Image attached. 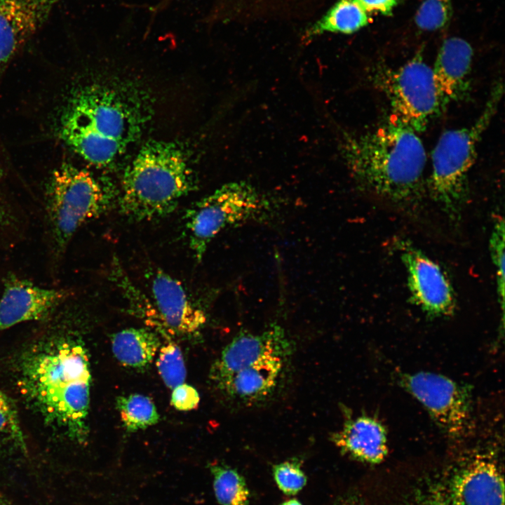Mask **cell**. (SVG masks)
Here are the masks:
<instances>
[{
	"label": "cell",
	"mask_w": 505,
	"mask_h": 505,
	"mask_svg": "<svg viewBox=\"0 0 505 505\" xmlns=\"http://www.w3.org/2000/svg\"><path fill=\"white\" fill-rule=\"evenodd\" d=\"M502 95L503 85L498 82L476 120L469 126L444 131L432 151V195L452 220L459 216L466 201L478 144L496 114Z\"/></svg>",
	"instance_id": "6"
},
{
	"label": "cell",
	"mask_w": 505,
	"mask_h": 505,
	"mask_svg": "<svg viewBox=\"0 0 505 505\" xmlns=\"http://www.w3.org/2000/svg\"><path fill=\"white\" fill-rule=\"evenodd\" d=\"M280 505H302V504L298 500H297L295 499H289V500H287V501L283 502Z\"/></svg>",
	"instance_id": "31"
},
{
	"label": "cell",
	"mask_w": 505,
	"mask_h": 505,
	"mask_svg": "<svg viewBox=\"0 0 505 505\" xmlns=\"http://www.w3.org/2000/svg\"><path fill=\"white\" fill-rule=\"evenodd\" d=\"M359 1L368 13H376L386 16L392 15L393 11L398 3V0H359Z\"/></svg>",
	"instance_id": "29"
},
{
	"label": "cell",
	"mask_w": 505,
	"mask_h": 505,
	"mask_svg": "<svg viewBox=\"0 0 505 505\" xmlns=\"http://www.w3.org/2000/svg\"><path fill=\"white\" fill-rule=\"evenodd\" d=\"M337 505H361V504L356 496L348 495L341 499Z\"/></svg>",
	"instance_id": "30"
},
{
	"label": "cell",
	"mask_w": 505,
	"mask_h": 505,
	"mask_svg": "<svg viewBox=\"0 0 505 505\" xmlns=\"http://www.w3.org/2000/svg\"><path fill=\"white\" fill-rule=\"evenodd\" d=\"M114 357L123 366L144 370L156 357L161 340L149 328H130L113 335L111 340Z\"/></svg>",
	"instance_id": "19"
},
{
	"label": "cell",
	"mask_w": 505,
	"mask_h": 505,
	"mask_svg": "<svg viewBox=\"0 0 505 505\" xmlns=\"http://www.w3.org/2000/svg\"><path fill=\"white\" fill-rule=\"evenodd\" d=\"M52 342L25 361L22 383L47 421L83 440L90 402L88 358L71 339Z\"/></svg>",
	"instance_id": "3"
},
{
	"label": "cell",
	"mask_w": 505,
	"mask_h": 505,
	"mask_svg": "<svg viewBox=\"0 0 505 505\" xmlns=\"http://www.w3.org/2000/svg\"><path fill=\"white\" fill-rule=\"evenodd\" d=\"M25 438L15 404L0 390V445L23 447Z\"/></svg>",
	"instance_id": "24"
},
{
	"label": "cell",
	"mask_w": 505,
	"mask_h": 505,
	"mask_svg": "<svg viewBox=\"0 0 505 505\" xmlns=\"http://www.w3.org/2000/svg\"><path fill=\"white\" fill-rule=\"evenodd\" d=\"M451 13V0H424L415 14V24L424 31L438 30L448 23Z\"/></svg>",
	"instance_id": "25"
},
{
	"label": "cell",
	"mask_w": 505,
	"mask_h": 505,
	"mask_svg": "<svg viewBox=\"0 0 505 505\" xmlns=\"http://www.w3.org/2000/svg\"><path fill=\"white\" fill-rule=\"evenodd\" d=\"M368 22L369 13L359 0H339L307 34L314 36L325 32L351 34Z\"/></svg>",
	"instance_id": "20"
},
{
	"label": "cell",
	"mask_w": 505,
	"mask_h": 505,
	"mask_svg": "<svg viewBox=\"0 0 505 505\" xmlns=\"http://www.w3.org/2000/svg\"><path fill=\"white\" fill-rule=\"evenodd\" d=\"M290 343L283 329L272 325L259 334L241 332L228 344L213 363L210 378L220 388L236 372L271 357L285 358Z\"/></svg>",
	"instance_id": "13"
},
{
	"label": "cell",
	"mask_w": 505,
	"mask_h": 505,
	"mask_svg": "<svg viewBox=\"0 0 505 505\" xmlns=\"http://www.w3.org/2000/svg\"><path fill=\"white\" fill-rule=\"evenodd\" d=\"M377 80L393 117L417 133L441 110L432 68L420 53L396 69L382 72Z\"/></svg>",
	"instance_id": "9"
},
{
	"label": "cell",
	"mask_w": 505,
	"mask_h": 505,
	"mask_svg": "<svg viewBox=\"0 0 505 505\" xmlns=\"http://www.w3.org/2000/svg\"><path fill=\"white\" fill-rule=\"evenodd\" d=\"M172 390L170 403L176 410L189 411L198 407L200 396L192 386L182 383Z\"/></svg>",
	"instance_id": "28"
},
{
	"label": "cell",
	"mask_w": 505,
	"mask_h": 505,
	"mask_svg": "<svg viewBox=\"0 0 505 505\" xmlns=\"http://www.w3.org/2000/svg\"><path fill=\"white\" fill-rule=\"evenodd\" d=\"M46 211L51 244L61 255L86 222L105 213L113 196L89 171L63 164L52 174L46 189Z\"/></svg>",
	"instance_id": "7"
},
{
	"label": "cell",
	"mask_w": 505,
	"mask_h": 505,
	"mask_svg": "<svg viewBox=\"0 0 505 505\" xmlns=\"http://www.w3.org/2000/svg\"><path fill=\"white\" fill-rule=\"evenodd\" d=\"M504 222L497 219L490 241V248L496 269L498 297L501 309L504 304Z\"/></svg>",
	"instance_id": "27"
},
{
	"label": "cell",
	"mask_w": 505,
	"mask_h": 505,
	"mask_svg": "<svg viewBox=\"0 0 505 505\" xmlns=\"http://www.w3.org/2000/svg\"><path fill=\"white\" fill-rule=\"evenodd\" d=\"M133 95L100 84L76 90L60 117L61 139L93 165L112 163L136 140L146 121L141 103Z\"/></svg>",
	"instance_id": "2"
},
{
	"label": "cell",
	"mask_w": 505,
	"mask_h": 505,
	"mask_svg": "<svg viewBox=\"0 0 505 505\" xmlns=\"http://www.w3.org/2000/svg\"><path fill=\"white\" fill-rule=\"evenodd\" d=\"M340 151L363 189L397 204L420 195L426 154L417 133L396 119L361 134L344 133Z\"/></svg>",
	"instance_id": "1"
},
{
	"label": "cell",
	"mask_w": 505,
	"mask_h": 505,
	"mask_svg": "<svg viewBox=\"0 0 505 505\" xmlns=\"http://www.w3.org/2000/svg\"><path fill=\"white\" fill-rule=\"evenodd\" d=\"M399 382L450 437L460 438L469 432L471 406L467 387L444 375L429 372L402 374Z\"/></svg>",
	"instance_id": "10"
},
{
	"label": "cell",
	"mask_w": 505,
	"mask_h": 505,
	"mask_svg": "<svg viewBox=\"0 0 505 505\" xmlns=\"http://www.w3.org/2000/svg\"><path fill=\"white\" fill-rule=\"evenodd\" d=\"M284 359L277 356L264 358L232 375L220 389L244 401L263 398L275 389Z\"/></svg>",
	"instance_id": "18"
},
{
	"label": "cell",
	"mask_w": 505,
	"mask_h": 505,
	"mask_svg": "<svg viewBox=\"0 0 505 505\" xmlns=\"http://www.w3.org/2000/svg\"><path fill=\"white\" fill-rule=\"evenodd\" d=\"M116 406L125 429L130 432L145 429L159 420L154 403L149 397L142 394L119 396Z\"/></svg>",
	"instance_id": "22"
},
{
	"label": "cell",
	"mask_w": 505,
	"mask_h": 505,
	"mask_svg": "<svg viewBox=\"0 0 505 505\" xmlns=\"http://www.w3.org/2000/svg\"><path fill=\"white\" fill-rule=\"evenodd\" d=\"M271 201L245 181L225 184L187 210L185 229L193 256L201 262L212 241L227 228L265 220Z\"/></svg>",
	"instance_id": "8"
},
{
	"label": "cell",
	"mask_w": 505,
	"mask_h": 505,
	"mask_svg": "<svg viewBox=\"0 0 505 505\" xmlns=\"http://www.w3.org/2000/svg\"><path fill=\"white\" fill-rule=\"evenodd\" d=\"M194 187L183 149L173 142H149L124 171L119 210L134 221L161 218L173 213Z\"/></svg>",
	"instance_id": "4"
},
{
	"label": "cell",
	"mask_w": 505,
	"mask_h": 505,
	"mask_svg": "<svg viewBox=\"0 0 505 505\" xmlns=\"http://www.w3.org/2000/svg\"><path fill=\"white\" fill-rule=\"evenodd\" d=\"M62 0H0V76Z\"/></svg>",
	"instance_id": "15"
},
{
	"label": "cell",
	"mask_w": 505,
	"mask_h": 505,
	"mask_svg": "<svg viewBox=\"0 0 505 505\" xmlns=\"http://www.w3.org/2000/svg\"><path fill=\"white\" fill-rule=\"evenodd\" d=\"M473 57L472 46L462 38L450 37L441 44L432 67L441 110L467 95Z\"/></svg>",
	"instance_id": "16"
},
{
	"label": "cell",
	"mask_w": 505,
	"mask_h": 505,
	"mask_svg": "<svg viewBox=\"0 0 505 505\" xmlns=\"http://www.w3.org/2000/svg\"><path fill=\"white\" fill-rule=\"evenodd\" d=\"M151 306L142 320L149 328L166 337L187 336L201 330L206 322L182 283L163 269L147 274Z\"/></svg>",
	"instance_id": "11"
},
{
	"label": "cell",
	"mask_w": 505,
	"mask_h": 505,
	"mask_svg": "<svg viewBox=\"0 0 505 505\" xmlns=\"http://www.w3.org/2000/svg\"><path fill=\"white\" fill-rule=\"evenodd\" d=\"M273 476L278 488L288 495L297 494L307 483V476L297 460L274 465Z\"/></svg>",
	"instance_id": "26"
},
{
	"label": "cell",
	"mask_w": 505,
	"mask_h": 505,
	"mask_svg": "<svg viewBox=\"0 0 505 505\" xmlns=\"http://www.w3.org/2000/svg\"><path fill=\"white\" fill-rule=\"evenodd\" d=\"M69 297L67 290L42 288L9 275L0 299V331L20 323L47 318Z\"/></svg>",
	"instance_id": "14"
},
{
	"label": "cell",
	"mask_w": 505,
	"mask_h": 505,
	"mask_svg": "<svg viewBox=\"0 0 505 505\" xmlns=\"http://www.w3.org/2000/svg\"><path fill=\"white\" fill-rule=\"evenodd\" d=\"M331 440L344 454L369 464L381 463L388 452L384 426L368 415L346 419L342 429L332 435Z\"/></svg>",
	"instance_id": "17"
},
{
	"label": "cell",
	"mask_w": 505,
	"mask_h": 505,
	"mask_svg": "<svg viewBox=\"0 0 505 505\" xmlns=\"http://www.w3.org/2000/svg\"><path fill=\"white\" fill-rule=\"evenodd\" d=\"M215 497L220 505H249L250 493L243 477L235 469L210 464Z\"/></svg>",
	"instance_id": "21"
},
{
	"label": "cell",
	"mask_w": 505,
	"mask_h": 505,
	"mask_svg": "<svg viewBox=\"0 0 505 505\" xmlns=\"http://www.w3.org/2000/svg\"><path fill=\"white\" fill-rule=\"evenodd\" d=\"M398 248L416 305L431 316L452 314L455 306L453 290L439 265L407 241H400Z\"/></svg>",
	"instance_id": "12"
},
{
	"label": "cell",
	"mask_w": 505,
	"mask_h": 505,
	"mask_svg": "<svg viewBox=\"0 0 505 505\" xmlns=\"http://www.w3.org/2000/svg\"><path fill=\"white\" fill-rule=\"evenodd\" d=\"M156 365L165 385L170 389L184 383L187 371L184 357L177 344L169 341L159 349Z\"/></svg>",
	"instance_id": "23"
},
{
	"label": "cell",
	"mask_w": 505,
	"mask_h": 505,
	"mask_svg": "<svg viewBox=\"0 0 505 505\" xmlns=\"http://www.w3.org/2000/svg\"><path fill=\"white\" fill-rule=\"evenodd\" d=\"M0 505H2V504H0Z\"/></svg>",
	"instance_id": "32"
},
{
	"label": "cell",
	"mask_w": 505,
	"mask_h": 505,
	"mask_svg": "<svg viewBox=\"0 0 505 505\" xmlns=\"http://www.w3.org/2000/svg\"><path fill=\"white\" fill-rule=\"evenodd\" d=\"M400 505H504L502 467L493 453H471L421 477Z\"/></svg>",
	"instance_id": "5"
}]
</instances>
